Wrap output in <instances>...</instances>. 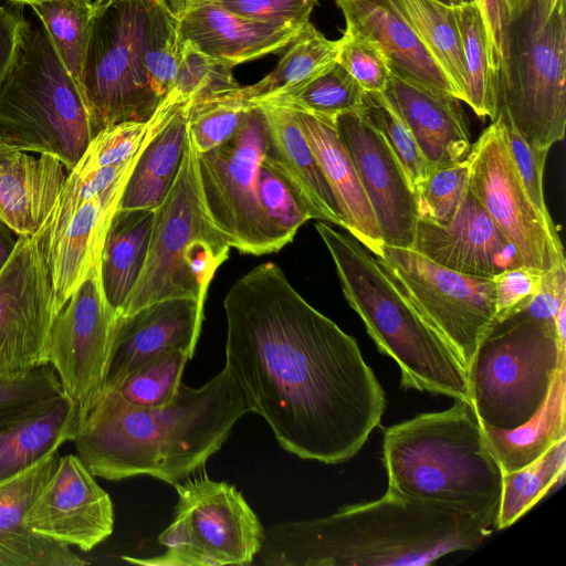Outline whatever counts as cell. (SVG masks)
<instances>
[{"mask_svg":"<svg viewBox=\"0 0 566 566\" xmlns=\"http://www.w3.org/2000/svg\"><path fill=\"white\" fill-rule=\"evenodd\" d=\"M77 431L75 408L63 392L0 413V480L73 441Z\"/></svg>","mask_w":566,"mask_h":566,"instance_id":"obj_29","label":"cell"},{"mask_svg":"<svg viewBox=\"0 0 566 566\" xmlns=\"http://www.w3.org/2000/svg\"><path fill=\"white\" fill-rule=\"evenodd\" d=\"M9 1L10 3L12 4H15V6H32V4H35V3H39V2H42V1H46V0H7Z\"/></svg>","mask_w":566,"mask_h":566,"instance_id":"obj_55","label":"cell"},{"mask_svg":"<svg viewBox=\"0 0 566 566\" xmlns=\"http://www.w3.org/2000/svg\"><path fill=\"white\" fill-rule=\"evenodd\" d=\"M337 62L366 93L385 92L390 70L378 46L368 39L345 30L337 40Z\"/></svg>","mask_w":566,"mask_h":566,"instance_id":"obj_46","label":"cell"},{"mask_svg":"<svg viewBox=\"0 0 566 566\" xmlns=\"http://www.w3.org/2000/svg\"><path fill=\"white\" fill-rule=\"evenodd\" d=\"M467 159L471 192L515 247L523 264L546 271L565 260L553 220L538 211L518 175L500 113L472 144Z\"/></svg>","mask_w":566,"mask_h":566,"instance_id":"obj_14","label":"cell"},{"mask_svg":"<svg viewBox=\"0 0 566 566\" xmlns=\"http://www.w3.org/2000/svg\"><path fill=\"white\" fill-rule=\"evenodd\" d=\"M115 321L98 263L57 312L49 339V365L75 408L78 430L105 392Z\"/></svg>","mask_w":566,"mask_h":566,"instance_id":"obj_15","label":"cell"},{"mask_svg":"<svg viewBox=\"0 0 566 566\" xmlns=\"http://www.w3.org/2000/svg\"><path fill=\"white\" fill-rule=\"evenodd\" d=\"M60 392L61 384L49 364L27 373L0 376V413Z\"/></svg>","mask_w":566,"mask_h":566,"instance_id":"obj_50","label":"cell"},{"mask_svg":"<svg viewBox=\"0 0 566 566\" xmlns=\"http://www.w3.org/2000/svg\"><path fill=\"white\" fill-rule=\"evenodd\" d=\"M292 109L335 197L343 228L375 254L384 242L335 118Z\"/></svg>","mask_w":566,"mask_h":566,"instance_id":"obj_28","label":"cell"},{"mask_svg":"<svg viewBox=\"0 0 566 566\" xmlns=\"http://www.w3.org/2000/svg\"><path fill=\"white\" fill-rule=\"evenodd\" d=\"M493 528L391 491L318 518L264 530L266 566H426L476 548Z\"/></svg>","mask_w":566,"mask_h":566,"instance_id":"obj_3","label":"cell"},{"mask_svg":"<svg viewBox=\"0 0 566 566\" xmlns=\"http://www.w3.org/2000/svg\"><path fill=\"white\" fill-rule=\"evenodd\" d=\"M497 77L499 112L531 145L560 142L566 127L565 0H475Z\"/></svg>","mask_w":566,"mask_h":566,"instance_id":"obj_5","label":"cell"},{"mask_svg":"<svg viewBox=\"0 0 566 566\" xmlns=\"http://www.w3.org/2000/svg\"><path fill=\"white\" fill-rule=\"evenodd\" d=\"M411 249L447 269L486 279L523 264L470 188L447 223L417 220Z\"/></svg>","mask_w":566,"mask_h":566,"instance_id":"obj_19","label":"cell"},{"mask_svg":"<svg viewBox=\"0 0 566 566\" xmlns=\"http://www.w3.org/2000/svg\"><path fill=\"white\" fill-rule=\"evenodd\" d=\"M82 88L94 136L123 122H147L163 98L147 72V56L175 13L165 0L93 2Z\"/></svg>","mask_w":566,"mask_h":566,"instance_id":"obj_10","label":"cell"},{"mask_svg":"<svg viewBox=\"0 0 566 566\" xmlns=\"http://www.w3.org/2000/svg\"><path fill=\"white\" fill-rule=\"evenodd\" d=\"M230 249L206 209L198 151L187 132L178 172L155 212L144 266L117 316L168 298L206 302L210 282Z\"/></svg>","mask_w":566,"mask_h":566,"instance_id":"obj_9","label":"cell"},{"mask_svg":"<svg viewBox=\"0 0 566 566\" xmlns=\"http://www.w3.org/2000/svg\"><path fill=\"white\" fill-rule=\"evenodd\" d=\"M335 2L345 18L346 30L375 43L384 54L390 72L452 95L446 76L389 0Z\"/></svg>","mask_w":566,"mask_h":566,"instance_id":"obj_27","label":"cell"},{"mask_svg":"<svg viewBox=\"0 0 566 566\" xmlns=\"http://www.w3.org/2000/svg\"><path fill=\"white\" fill-rule=\"evenodd\" d=\"M258 105L262 107L266 120V142L262 161L287 182L312 219L343 227L335 197L294 111L269 102H261Z\"/></svg>","mask_w":566,"mask_h":566,"instance_id":"obj_26","label":"cell"},{"mask_svg":"<svg viewBox=\"0 0 566 566\" xmlns=\"http://www.w3.org/2000/svg\"><path fill=\"white\" fill-rule=\"evenodd\" d=\"M175 517L158 542L167 549L154 557L123 556L148 566L251 565L264 538V527L235 486L199 476L174 485Z\"/></svg>","mask_w":566,"mask_h":566,"instance_id":"obj_11","label":"cell"},{"mask_svg":"<svg viewBox=\"0 0 566 566\" xmlns=\"http://www.w3.org/2000/svg\"><path fill=\"white\" fill-rule=\"evenodd\" d=\"M203 306L205 302L193 298H168L117 316L106 389L163 353L179 349L192 358L201 333Z\"/></svg>","mask_w":566,"mask_h":566,"instance_id":"obj_20","label":"cell"},{"mask_svg":"<svg viewBox=\"0 0 566 566\" xmlns=\"http://www.w3.org/2000/svg\"><path fill=\"white\" fill-rule=\"evenodd\" d=\"M277 65L259 82L228 92L250 105L297 88L337 61L338 42L328 40L310 22Z\"/></svg>","mask_w":566,"mask_h":566,"instance_id":"obj_34","label":"cell"},{"mask_svg":"<svg viewBox=\"0 0 566 566\" xmlns=\"http://www.w3.org/2000/svg\"><path fill=\"white\" fill-rule=\"evenodd\" d=\"M177 18L181 41L232 67L282 50L304 29L241 17L214 2Z\"/></svg>","mask_w":566,"mask_h":566,"instance_id":"obj_25","label":"cell"},{"mask_svg":"<svg viewBox=\"0 0 566 566\" xmlns=\"http://www.w3.org/2000/svg\"><path fill=\"white\" fill-rule=\"evenodd\" d=\"M454 8L462 41L468 104L481 118L497 116L500 102L497 77L492 60L490 41L476 2Z\"/></svg>","mask_w":566,"mask_h":566,"instance_id":"obj_35","label":"cell"},{"mask_svg":"<svg viewBox=\"0 0 566 566\" xmlns=\"http://www.w3.org/2000/svg\"><path fill=\"white\" fill-rule=\"evenodd\" d=\"M375 255L468 368L480 340L495 322L492 279L455 272L407 248L382 243Z\"/></svg>","mask_w":566,"mask_h":566,"instance_id":"obj_13","label":"cell"},{"mask_svg":"<svg viewBox=\"0 0 566 566\" xmlns=\"http://www.w3.org/2000/svg\"><path fill=\"white\" fill-rule=\"evenodd\" d=\"M25 525L49 541L88 552L113 533V502L77 454L69 453L60 457Z\"/></svg>","mask_w":566,"mask_h":566,"instance_id":"obj_17","label":"cell"},{"mask_svg":"<svg viewBox=\"0 0 566 566\" xmlns=\"http://www.w3.org/2000/svg\"><path fill=\"white\" fill-rule=\"evenodd\" d=\"M156 209H116L104 240L99 274L104 294L116 313L144 266Z\"/></svg>","mask_w":566,"mask_h":566,"instance_id":"obj_31","label":"cell"},{"mask_svg":"<svg viewBox=\"0 0 566 566\" xmlns=\"http://www.w3.org/2000/svg\"><path fill=\"white\" fill-rule=\"evenodd\" d=\"M446 76L452 95L465 102V69L454 8L436 0H389Z\"/></svg>","mask_w":566,"mask_h":566,"instance_id":"obj_33","label":"cell"},{"mask_svg":"<svg viewBox=\"0 0 566 566\" xmlns=\"http://www.w3.org/2000/svg\"><path fill=\"white\" fill-rule=\"evenodd\" d=\"M176 17L205 3L216 0H165Z\"/></svg>","mask_w":566,"mask_h":566,"instance_id":"obj_54","label":"cell"},{"mask_svg":"<svg viewBox=\"0 0 566 566\" xmlns=\"http://www.w3.org/2000/svg\"><path fill=\"white\" fill-rule=\"evenodd\" d=\"M470 165L468 159L432 166L416 189L418 219L447 223L459 210L469 191Z\"/></svg>","mask_w":566,"mask_h":566,"instance_id":"obj_42","label":"cell"},{"mask_svg":"<svg viewBox=\"0 0 566 566\" xmlns=\"http://www.w3.org/2000/svg\"><path fill=\"white\" fill-rule=\"evenodd\" d=\"M544 271L521 264L492 277L495 296V321L524 310L538 292Z\"/></svg>","mask_w":566,"mask_h":566,"instance_id":"obj_48","label":"cell"},{"mask_svg":"<svg viewBox=\"0 0 566 566\" xmlns=\"http://www.w3.org/2000/svg\"><path fill=\"white\" fill-rule=\"evenodd\" d=\"M436 1L441 2L446 6L452 7L451 0H436Z\"/></svg>","mask_w":566,"mask_h":566,"instance_id":"obj_58","label":"cell"},{"mask_svg":"<svg viewBox=\"0 0 566 566\" xmlns=\"http://www.w3.org/2000/svg\"><path fill=\"white\" fill-rule=\"evenodd\" d=\"M132 170L111 188L80 203L57 234L42 243L59 311L99 263L111 219Z\"/></svg>","mask_w":566,"mask_h":566,"instance_id":"obj_22","label":"cell"},{"mask_svg":"<svg viewBox=\"0 0 566 566\" xmlns=\"http://www.w3.org/2000/svg\"><path fill=\"white\" fill-rule=\"evenodd\" d=\"M566 439L553 444L530 464L503 474L502 496L495 531L504 530L564 481Z\"/></svg>","mask_w":566,"mask_h":566,"instance_id":"obj_36","label":"cell"},{"mask_svg":"<svg viewBox=\"0 0 566 566\" xmlns=\"http://www.w3.org/2000/svg\"><path fill=\"white\" fill-rule=\"evenodd\" d=\"M566 366L557 373L551 391L539 411L524 424L495 429L482 424L484 437L497 458L503 473L516 471L566 439L565 391Z\"/></svg>","mask_w":566,"mask_h":566,"instance_id":"obj_32","label":"cell"},{"mask_svg":"<svg viewBox=\"0 0 566 566\" xmlns=\"http://www.w3.org/2000/svg\"><path fill=\"white\" fill-rule=\"evenodd\" d=\"M226 367L287 452L326 464L355 457L379 426L385 392L354 337L268 262L223 301Z\"/></svg>","mask_w":566,"mask_h":566,"instance_id":"obj_1","label":"cell"},{"mask_svg":"<svg viewBox=\"0 0 566 566\" xmlns=\"http://www.w3.org/2000/svg\"><path fill=\"white\" fill-rule=\"evenodd\" d=\"M364 93L353 76L336 61L297 88L263 102L335 118L343 113L358 111Z\"/></svg>","mask_w":566,"mask_h":566,"instance_id":"obj_38","label":"cell"},{"mask_svg":"<svg viewBox=\"0 0 566 566\" xmlns=\"http://www.w3.org/2000/svg\"><path fill=\"white\" fill-rule=\"evenodd\" d=\"M60 460L57 450L0 480V566H84L70 546L49 541L25 525L27 513Z\"/></svg>","mask_w":566,"mask_h":566,"instance_id":"obj_21","label":"cell"},{"mask_svg":"<svg viewBox=\"0 0 566 566\" xmlns=\"http://www.w3.org/2000/svg\"><path fill=\"white\" fill-rule=\"evenodd\" d=\"M384 93L408 125L431 166L452 164L468 157L472 143L458 98L392 72Z\"/></svg>","mask_w":566,"mask_h":566,"instance_id":"obj_24","label":"cell"},{"mask_svg":"<svg viewBox=\"0 0 566 566\" xmlns=\"http://www.w3.org/2000/svg\"><path fill=\"white\" fill-rule=\"evenodd\" d=\"M28 24L19 11L0 4V82L15 60Z\"/></svg>","mask_w":566,"mask_h":566,"instance_id":"obj_52","label":"cell"},{"mask_svg":"<svg viewBox=\"0 0 566 566\" xmlns=\"http://www.w3.org/2000/svg\"><path fill=\"white\" fill-rule=\"evenodd\" d=\"M66 71L82 88L93 17L91 0H46L31 6ZM83 90V88H82Z\"/></svg>","mask_w":566,"mask_h":566,"instance_id":"obj_37","label":"cell"},{"mask_svg":"<svg viewBox=\"0 0 566 566\" xmlns=\"http://www.w3.org/2000/svg\"><path fill=\"white\" fill-rule=\"evenodd\" d=\"M232 69L184 40L177 75L168 94L189 103L220 96L239 87Z\"/></svg>","mask_w":566,"mask_h":566,"instance_id":"obj_41","label":"cell"},{"mask_svg":"<svg viewBox=\"0 0 566 566\" xmlns=\"http://www.w3.org/2000/svg\"><path fill=\"white\" fill-rule=\"evenodd\" d=\"M350 307L379 352L392 358L401 387L470 402L467 366L442 334L415 307L376 255L350 233L317 222Z\"/></svg>","mask_w":566,"mask_h":566,"instance_id":"obj_6","label":"cell"},{"mask_svg":"<svg viewBox=\"0 0 566 566\" xmlns=\"http://www.w3.org/2000/svg\"><path fill=\"white\" fill-rule=\"evenodd\" d=\"M18 235L0 220V272L12 255Z\"/></svg>","mask_w":566,"mask_h":566,"instance_id":"obj_53","label":"cell"},{"mask_svg":"<svg viewBox=\"0 0 566 566\" xmlns=\"http://www.w3.org/2000/svg\"><path fill=\"white\" fill-rule=\"evenodd\" d=\"M499 113L503 117L509 148L523 185L538 211L545 218L552 219L545 203L543 189L544 167L549 150L527 143L503 113Z\"/></svg>","mask_w":566,"mask_h":566,"instance_id":"obj_47","label":"cell"},{"mask_svg":"<svg viewBox=\"0 0 566 566\" xmlns=\"http://www.w3.org/2000/svg\"><path fill=\"white\" fill-rule=\"evenodd\" d=\"M151 117L147 122H123L99 130L73 167L88 171L124 164L143 146Z\"/></svg>","mask_w":566,"mask_h":566,"instance_id":"obj_44","label":"cell"},{"mask_svg":"<svg viewBox=\"0 0 566 566\" xmlns=\"http://www.w3.org/2000/svg\"><path fill=\"white\" fill-rule=\"evenodd\" d=\"M222 8L249 19L303 28L317 0H216Z\"/></svg>","mask_w":566,"mask_h":566,"instance_id":"obj_49","label":"cell"},{"mask_svg":"<svg viewBox=\"0 0 566 566\" xmlns=\"http://www.w3.org/2000/svg\"><path fill=\"white\" fill-rule=\"evenodd\" d=\"M188 103H178L147 142L129 174L118 209L155 210L165 199L182 158Z\"/></svg>","mask_w":566,"mask_h":566,"instance_id":"obj_30","label":"cell"},{"mask_svg":"<svg viewBox=\"0 0 566 566\" xmlns=\"http://www.w3.org/2000/svg\"><path fill=\"white\" fill-rule=\"evenodd\" d=\"M102 1H105V0H95L94 2L98 3V2H102Z\"/></svg>","mask_w":566,"mask_h":566,"instance_id":"obj_59","label":"cell"},{"mask_svg":"<svg viewBox=\"0 0 566 566\" xmlns=\"http://www.w3.org/2000/svg\"><path fill=\"white\" fill-rule=\"evenodd\" d=\"M382 463L388 491L495 531L504 473L470 402L388 427Z\"/></svg>","mask_w":566,"mask_h":566,"instance_id":"obj_4","label":"cell"},{"mask_svg":"<svg viewBox=\"0 0 566 566\" xmlns=\"http://www.w3.org/2000/svg\"><path fill=\"white\" fill-rule=\"evenodd\" d=\"M475 2V0H451L452 7H458L464 3Z\"/></svg>","mask_w":566,"mask_h":566,"instance_id":"obj_57","label":"cell"},{"mask_svg":"<svg viewBox=\"0 0 566 566\" xmlns=\"http://www.w3.org/2000/svg\"><path fill=\"white\" fill-rule=\"evenodd\" d=\"M503 1L506 6L507 11H512L513 9H515L517 7V4L520 3L521 0H503Z\"/></svg>","mask_w":566,"mask_h":566,"instance_id":"obj_56","label":"cell"},{"mask_svg":"<svg viewBox=\"0 0 566 566\" xmlns=\"http://www.w3.org/2000/svg\"><path fill=\"white\" fill-rule=\"evenodd\" d=\"M66 176L57 157L0 143V220L18 237H40Z\"/></svg>","mask_w":566,"mask_h":566,"instance_id":"obj_23","label":"cell"},{"mask_svg":"<svg viewBox=\"0 0 566 566\" xmlns=\"http://www.w3.org/2000/svg\"><path fill=\"white\" fill-rule=\"evenodd\" d=\"M250 106L228 94L188 103L187 132L197 151L206 153L227 142Z\"/></svg>","mask_w":566,"mask_h":566,"instance_id":"obj_43","label":"cell"},{"mask_svg":"<svg viewBox=\"0 0 566 566\" xmlns=\"http://www.w3.org/2000/svg\"><path fill=\"white\" fill-rule=\"evenodd\" d=\"M190 358L189 354L179 349L163 353L126 375L111 390L133 406H164L177 392Z\"/></svg>","mask_w":566,"mask_h":566,"instance_id":"obj_39","label":"cell"},{"mask_svg":"<svg viewBox=\"0 0 566 566\" xmlns=\"http://www.w3.org/2000/svg\"><path fill=\"white\" fill-rule=\"evenodd\" d=\"M59 312L42 242L18 237L0 272V376L49 364V339Z\"/></svg>","mask_w":566,"mask_h":566,"instance_id":"obj_16","label":"cell"},{"mask_svg":"<svg viewBox=\"0 0 566 566\" xmlns=\"http://www.w3.org/2000/svg\"><path fill=\"white\" fill-rule=\"evenodd\" d=\"M358 111L382 135L415 192L432 166L423 157L403 118L384 92H365Z\"/></svg>","mask_w":566,"mask_h":566,"instance_id":"obj_40","label":"cell"},{"mask_svg":"<svg viewBox=\"0 0 566 566\" xmlns=\"http://www.w3.org/2000/svg\"><path fill=\"white\" fill-rule=\"evenodd\" d=\"M335 125L371 206L384 244L411 249L418 220L416 196L399 160L359 111L337 115Z\"/></svg>","mask_w":566,"mask_h":566,"instance_id":"obj_18","label":"cell"},{"mask_svg":"<svg viewBox=\"0 0 566 566\" xmlns=\"http://www.w3.org/2000/svg\"><path fill=\"white\" fill-rule=\"evenodd\" d=\"M248 412L247 397L224 366L199 388L181 381L160 407L133 406L106 389L73 441L94 476L119 481L146 474L176 485L220 450Z\"/></svg>","mask_w":566,"mask_h":566,"instance_id":"obj_2","label":"cell"},{"mask_svg":"<svg viewBox=\"0 0 566 566\" xmlns=\"http://www.w3.org/2000/svg\"><path fill=\"white\" fill-rule=\"evenodd\" d=\"M564 310L547 323L525 310L495 321L467 368L469 399L484 426L511 430L543 407L566 366Z\"/></svg>","mask_w":566,"mask_h":566,"instance_id":"obj_8","label":"cell"},{"mask_svg":"<svg viewBox=\"0 0 566 566\" xmlns=\"http://www.w3.org/2000/svg\"><path fill=\"white\" fill-rule=\"evenodd\" d=\"M265 142V116L254 104L227 142L198 153L201 193L210 219L229 245L243 254L274 253L289 243L260 203L258 175Z\"/></svg>","mask_w":566,"mask_h":566,"instance_id":"obj_12","label":"cell"},{"mask_svg":"<svg viewBox=\"0 0 566 566\" xmlns=\"http://www.w3.org/2000/svg\"><path fill=\"white\" fill-rule=\"evenodd\" d=\"M524 310L541 321L556 323L566 310V260L544 271L538 292Z\"/></svg>","mask_w":566,"mask_h":566,"instance_id":"obj_51","label":"cell"},{"mask_svg":"<svg viewBox=\"0 0 566 566\" xmlns=\"http://www.w3.org/2000/svg\"><path fill=\"white\" fill-rule=\"evenodd\" d=\"M260 203L269 220L292 242L303 223L312 219L287 182L272 168L261 161L258 175Z\"/></svg>","mask_w":566,"mask_h":566,"instance_id":"obj_45","label":"cell"},{"mask_svg":"<svg viewBox=\"0 0 566 566\" xmlns=\"http://www.w3.org/2000/svg\"><path fill=\"white\" fill-rule=\"evenodd\" d=\"M93 137L83 90L43 25L29 22L15 60L0 82V143L55 156L69 172Z\"/></svg>","mask_w":566,"mask_h":566,"instance_id":"obj_7","label":"cell"}]
</instances>
